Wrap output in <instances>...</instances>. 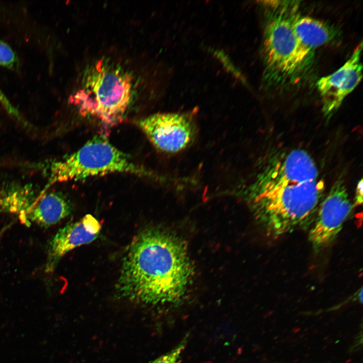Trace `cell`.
I'll return each mask as SVG.
<instances>
[{
	"label": "cell",
	"instance_id": "cell-14",
	"mask_svg": "<svg viewBox=\"0 0 363 363\" xmlns=\"http://www.w3.org/2000/svg\"><path fill=\"white\" fill-rule=\"evenodd\" d=\"M15 60V53L11 47L0 40V65L11 66Z\"/></svg>",
	"mask_w": 363,
	"mask_h": 363
},
{
	"label": "cell",
	"instance_id": "cell-12",
	"mask_svg": "<svg viewBox=\"0 0 363 363\" xmlns=\"http://www.w3.org/2000/svg\"><path fill=\"white\" fill-rule=\"evenodd\" d=\"M42 191L37 192L29 186H7L0 188V213L16 215L23 223Z\"/></svg>",
	"mask_w": 363,
	"mask_h": 363
},
{
	"label": "cell",
	"instance_id": "cell-11",
	"mask_svg": "<svg viewBox=\"0 0 363 363\" xmlns=\"http://www.w3.org/2000/svg\"><path fill=\"white\" fill-rule=\"evenodd\" d=\"M290 19L295 34L301 43L312 49L326 44L337 35L336 29L323 21L296 14L290 15Z\"/></svg>",
	"mask_w": 363,
	"mask_h": 363
},
{
	"label": "cell",
	"instance_id": "cell-5",
	"mask_svg": "<svg viewBox=\"0 0 363 363\" xmlns=\"http://www.w3.org/2000/svg\"><path fill=\"white\" fill-rule=\"evenodd\" d=\"M269 7L264 36L266 67L275 79L290 78L303 70L312 50L301 43L292 28L290 15L297 8L282 4Z\"/></svg>",
	"mask_w": 363,
	"mask_h": 363
},
{
	"label": "cell",
	"instance_id": "cell-6",
	"mask_svg": "<svg viewBox=\"0 0 363 363\" xmlns=\"http://www.w3.org/2000/svg\"><path fill=\"white\" fill-rule=\"evenodd\" d=\"M353 207L343 179L338 178L321 202L309 233L315 250L323 249L334 239Z\"/></svg>",
	"mask_w": 363,
	"mask_h": 363
},
{
	"label": "cell",
	"instance_id": "cell-2",
	"mask_svg": "<svg viewBox=\"0 0 363 363\" xmlns=\"http://www.w3.org/2000/svg\"><path fill=\"white\" fill-rule=\"evenodd\" d=\"M192 275L184 244L149 227L133 238L123 257L116 286L119 295L149 305L173 304L185 295Z\"/></svg>",
	"mask_w": 363,
	"mask_h": 363
},
{
	"label": "cell",
	"instance_id": "cell-9",
	"mask_svg": "<svg viewBox=\"0 0 363 363\" xmlns=\"http://www.w3.org/2000/svg\"><path fill=\"white\" fill-rule=\"evenodd\" d=\"M101 229L100 222L91 214L59 229L48 242L45 271L52 272L67 253L95 240Z\"/></svg>",
	"mask_w": 363,
	"mask_h": 363
},
{
	"label": "cell",
	"instance_id": "cell-13",
	"mask_svg": "<svg viewBox=\"0 0 363 363\" xmlns=\"http://www.w3.org/2000/svg\"><path fill=\"white\" fill-rule=\"evenodd\" d=\"M187 338H184L175 347L150 363H180L182 354L186 348Z\"/></svg>",
	"mask_w": 363,
	"mask_h": 363
},
{
	"label": "cell",
	"instance_id": "cell-16",
	"mask_svg": "<svg viewBox=\"0 0 363 363\" xmlns=\"http://www.w3.org/2000/svg\"><path fill=\"white\" fill-rule=\"evenodd\" d=\"M271 2H273V1H271ZM271 2L270 1V2H269V3H271ZM285 2H286V1H285ZM287 2H290V1H287ZM293 2V3H294L295 4L298 5L297 4H295V2H293H293ZM271 3H272V2H271ZM268 4H267V5H268Z\"/></svg>",
	"mask_w": 363,
	"mask_h": 363
},
{
	"label": "cell",
	"instance_id": "cell-8",
	"mask_svg": "<svg viewBox=\"0 0 363 363\" xmlns=\"http://www.w3.org/2000/svg\"><path fill=\"white\" fill-rule=\"evenodd\" d=\"M362 46L360 42L340 68L318 81L317 86L322 98L325 116L329 117L334 113L360 82L362 76Z\"/></svg>",
	"mask_w": 363,
	"mask_h": 363
},
{
	"label": "cell",
	"instance_id": "cell-7",
	"mask_svg": "<svg viewBox=\"0 0 363 363\" xmlns=\"http://www.w3.org/2000/svg\"><path fill=\"white\" fill-rule=\"evenodd\" d=\"M136 124L154 146L168 153L186 149L196 135L194 121L181 113H155L138 120Z\"/></svg>",
	"mask_w": 363,
	"mask_h": 363
},
{
	"label": "cell",
	"instance_id": "cell-1",
	"mask_svg": "<svg viewBox=\"0 0 363 363\" xmlns=\"http://www.w3.org/2000/svg\"><path fill=\"white\" fill-rule=\"evenodd\" d=\"M249 190L257 218L275 237L314 220L325 195L315 162L299 148L270 157Z\"/></svg>",
	"mask_w": 363,
	"mask_h": 363
},
{
	"label": "cell",
	"instance_id": "cell-3",
	"mask_svg": "<svg viewBox=\"0 0 363 363\" xmlns=\"http://www.w3.org/2000/svg\"><path fill=\"white\" fill-rule=\"evenodd\" d=\"M133 78L120 66L101 59L86 73L71 102L80 114L113 126L124 118L133 97Z\"/></svg>",
	"mask_w": 363,
	"mask_h": 363
},
{
	"label": "cell",
	"instance_id": "cell-4",
	"mask_svg": "<svg viewBox=\"0 0 363 363\" xmlns=\"http://www.w3.org/2000/svg\"><path fill=\"white\" fill-rule=\"evenodd\" d=\"M48 173V183L45 189L57 183L113 173L153 176L146 168L134 162L129 155L112 145L102 134L94 137L77 151L53 161Z\"/></svg>",
	"mask_w": 363,
	"mask_h": 363
},
{
	"label": "cell",
	"instance_id": "cell-10",
	"mask_svg": "<svg viewBox=\"0 0 363 363\" xmlns=\"http://www.w3.org/2000/svg\"><path fill=\"white\" fill-rule=\"evenodd\" d=\"M69 201L62 194L43 190L38 201L23 223H32L48 228L67 217L71 212Z\"/></svg>",
	"mask_w": 363,
	"mask_h": 363
},
{
	"label": "cell",
	"instance_id": "cell-15",
	"mask_svg": "<svg viewBox=\"0 0 363 363\" xmlns=\"http://www.w3.org/2000/svg\"><path fill=\"white\" fill-rule=\"evenodd\" d=\"M362 202V178L358 182L354 197V206L360 205Z\"/></svg>",
	"mask_w": 363,
	"mask_h": 363
}]
</instances>
